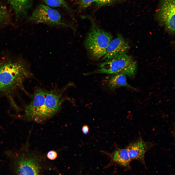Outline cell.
Returning a JSON list of instances; mask_svg holds the SVG:
<instances>
[{"instance_id": "19", "label": "cell", "mask_w": 175, "mask_h": 175, "mask_svg": "<svg viewBox=\"0 0 175 175\" xmlns=\"http://www.w3.org/2000/svg\"><path fill=\"white\" fill-rule=\"evenodd\" d=\"M82 130L83 133L85 134H86L88 132L89 128L87 125H85L83 126Z\"/></svg>"}, {"instance_id": "5", "label": "cell", "mask_w": 175, "mask_h": 175, "mask_svg": "<svg viewBox=\"0 0 175 175\" xmlns=\"http://www.w3.org/2000/svg\"><path fill=\"white\" fill-rule=\"evenodd\" d=\"M70 85L60 89L47 91L44 104L35 116L33 121L41 122L48 119L57 113L66 99L63 93Z\"/></svg>"}, {"instance_id": "15", "label": "cell", "mask_w": 175, "mask_h": 175, "mask_svg": "<svg viewBox=\"0 0 175 175\" xmlns=\"http://www.w3.org/2000/svg\"><path fill=\"white\" fill-rule=\"evenodd\" d=\"M96 0H77L79 9H83L90 6Z\"/></svg>"}, {"instance_id": "2", "label": "cell", "mask_w": 175, "mask_h": 175, "mask_svg": "<svg viewBox=\"0 0 175 175\" xmlns=\"http://www.w3.org/2000/svg\"><path fill=\"white\" fill-rule=\"evenodd\" d=\"M88 18L90 20L91 25L86 37L85 45L91 57L97 60L104 56L112 37L110 33L99 27L93 19Z\"/></svg>"}, {"instance_id": "14", "label": "cell", "mask_w": 175, "mask_h": 175, "mask_svg": "<svg viewBox=\"0 0 175 175\" xmlns=\"http://www.w3.org/2000/svg\"><path fill=\"white\" fill-rule=\"evenodd\" d=\"M46 5L53 7H61L68 10L70 8L68 3L65 0H41Z\"/></svg>"}, {"instance_id": "10", "label": "cell", "mask_w": 175, "mask_h": 175, "mask_svg": "<svg viewBox=\"0 0 175 175\" xmlns=\"http://www.w3.org/2000/svg\"><path fill=\"white\" fill-rule=\"evenodd\" d=\"M131 160H136L143 161L146 148L144 141L140 139L130 144L126 148Z\"/></svg>"}, {"instance_id": "1", "label": "cell", "mask_w": 175, "mask_h": 175, "mask_svg": "<svg viewBox=\"0 0 175 175\" xmlns=\"http://www.w3.org/2000/svg\"><path fill=\"white\" fill-rule=\"evenodd\" d=\"M33 75L26 63L20 60H7L0 62V99L5 97L17 112L21 110L15 98L20 91L28 94L24 86Z\"/></svg>"}, {"instance_id": "4", "label": "cell", "mask_w": 175, "mask_h": 175, "mask_svg": "<svg viewBox=\"0 0 175 175\" xmlns=\"http://www.w3.org/2000/svg\"><path fill=\"white\" fill-rule=\"evenodd\" d=\"M29 20L35 24L43 23L52 27L74 29L72 25L66 21L58 11L44 4H40L37 7Z\"/></svg>"}, {"instance_id": "12", "label": "cell", "mask_w": 175, "mask_h": 175, "mask_svg": "<svg viewBox=\"0 0 175 175\" xmlns=\"http://www.w3.org/2000/svg\"><path fill=\"white\" fill-rule=\"evenodd\" d=\"M107 86L111 90H114L121 87H125L131 90H136V89L130 85L127 82L126 76L121 74H112L107 82Z\"/></svg>"}, {"instance_id": "11", "label": "cell", "mask_w": 175, "mask_h": 175, "mask_svg": "<svg viewBox=\"0 0 175 175\" xmlns=\"http://www.w3.org/2000/svg\"><path fill=\"white\" fill-rule=\"evenodd\" d=\"M6 0L14 10L17 19L26 17L27 10L32 7L33 5V0Z\"/></svg>"}, {"instance_id": "18", "label": "cell", "mask_w": 175, "mask_h": 175, "mask_svg": "<svg viewBox=\"0 0 175 175\" xmlns=\"http://www.w3.org/2000/svg\"><path fill=\"white\" fill-rule=\"evenodd\" d=\"M47 157L49 159L53 160L55 159L57 157V153L54 150L49 151L47 153Z\"/></svg>"}, {"instance_id": "3", "label": "cell", "mask_w": 175, "mask_h": 175, "mask_svg": "<svg viewBox=\"0 0 175 175\" xmlns=\"http://www.w3.org/2000/svg\"><path fill=\"white\" fill-rule=\"evenodd\" d=\"M137 68L136 62L131 57L126 53L105 61L99 65V68L96 70L85 74L121 73L128 77H131L135 74Z\"/></svg>"}, {"instance_id": "6", "label": "cell", "mask_w": 175, "mask_h": 175, "mask_svg": "<svg viewBox=\"0 0 175 175\" xmlns=\"http://www.w3.org/2000/svg\"><path fill=\"white\" fill-rule=\"evenodd\" d=\"M156 14L158 20L169 33H175V0H160Z\"/></svg>"}, {"instance_id": "7", "label": "cell", "mask_w": 175, "mask_h": 175, "mask_svg": "<svg viewBox=\"0 0 175 175\" xmlns=\"http://www.w3.org/2000/svg\"><path fill=\"white\" fill-rule=\"evenodd\" d=\"M20 150L17 153L18 175H40L38 159Z\"/></svg>"}, {"instance_id": "13", "label": "cell", "mask_w": 175, "mask_h": 175, "mask_svg": "<svg viewBox=\"0 0 175 175\" xmlns=\"http://www.w3.org/2000/svg\"><path fill=\"white\" fill-rule=\"evenodd\" d=\"M113 159L114 162L124 166H129L131 161L126 148L119 149L115 151L113 154Z\"/></svg>"}, {"instance_id": "8", "label": "cell", "mask_w": 175, "mask_h": 175, "mask_svg": "<svg viewBox=\"0 0 175 175\" xmlns=\"http://www.w3.org/2000/svg\"><path fill=\"white\" fill-rule=\"evenodd\" d=\"M47 90L41 88L36 89L31 102L26 105L24 109L23 118L33 121L36 114L44 104Z\"/></svg>"}, {"instance_id": "16", "label": "cell", "mask_w": 175, "mask_h": 175, "mask_svg": "<svg viewBox=\"0 0 175 175\" xmlns=\"http://www.w3.org/2000/svg\"><path fill=\"white\" fill-rule=\"evenodd\" d=\"M118 0H96L95 2L97 8L106 5H111L115 3Z\"/></svg>"}, {"instance_id": "9", "label": "cell", "mask_w": 175, "mask_h": 175, "mask_svg": "<svg viewBox=\"0 0 175 175\" xmlns=\"http://www.w3.org/2000/svg\"><path fill=\"white\" fill-rule=\"evenodd\" d=\"M129 48V45L124 38L119 35L109 44L103 57V59L106 61L126 54Z\"/></svg>"}, {"instance_id": "17", "label": "cell", "mask_w": 175, "mask_h": 175, "mask_svg": "<svg viewBox=\"0 0 175 175\" xmlns=\"http://www.w3.org/2000/svg\"><path fill=\"white\" fill-rule=\"evenodd\" d=\"M0 5V23L6 20L8 18L6 10Z\"/></svg>"}]
</instances>
